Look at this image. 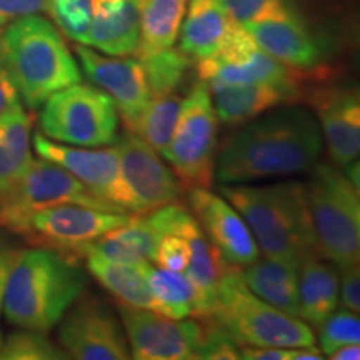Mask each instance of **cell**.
I'll use <instances>...</instances> for the list:
<instances>
[{
    "label": "cell",
    "mask_w": 360,
    "mask_h": 360,
    "mask_svg": "<svg viewBox=\"0 0 360 360\" xmlns=\"http://www.w3.org/2000/svg\"><path fill=\"white\" fill-rule=\"evenodd\" d=\"M244 125L215 159L214 179L219 186L309 172L321 159V127L307 107H281Z\"/></svg>",
    "instance_id": "1"
},
{
    "label": "cell",
    "mask_w": 360,
    "mask_h": 360,
    "mask_svg": "<svg viewBox=\"0 0 360 360\" xmlns=\"http://www.w3.org/2000/svg\"><path fill=\"white\" fill-rule=\"evenodd\" d=\"M87 274L77 259L47 247L22 250L4 295V315L12 326L49 332L85 292Z\"/></svg>",
    "instance_id": "2"
},
{
    "label": "cell",
    "mask_w": 360,
    "mask_h": 360,
    "mask_svg": "<svg viewBox=\"0 0 360 360\" xmlns=\"http://www.w3.org/2000/svg\"><path fill=\"white\" fill-rule=\"evenodd\" d=\"M219 192L249 225L265 257L300 265L305 257L317 254L304 184H237L220 186Z\"/></svg>",
    "instance_id": "3"
},
{
    "label": "cell",
    "mask_w": 360,
    "mask_h": 360,
    "mask_svg": "<svg viewBox=\"0 0 360 360\" xmlns=\"http://www.w3.org/2000/svg\"><path fill=\"white\" fill-rule=\"evenodd\" d=\"M0 60L30 110L58 90L82 82V70L60 30L39 13L6 25L0 34Z\"/></svg>",
    "instance_id": "4"
},
{
    "label": "cell",
    "mask_w": 360,
    "mask_h": 360,
    "mask_svg": "<svg viewBox=\"0 0 360 360\" xmlns=\"http://www.w3.org/2000/svg\"><path fill=\"white\" fill-rule=\"evenodd\" d=\"M309 172L304 192L317 254L337 267L359 264V188L332 164H315Z\"/></svg>",
    "instance_id": "5"
},
{
    "label": "cell",
    "mask_w": 360,
    "mask_h": 360,
    "mask_svg": "<svg viewBox=\"0 0 360 360\" xmlns=\"http://www.w3.org/2000/svg\"><path fill=\"white\" fill-rule=\"evenodd\" d=\"M209 317L245 345L283 349L315 345L310 326L252 294L236 267L229 269L220 278Z\"/></svg>",
    "instance_id": "6"
},
{
    "label": "cell",
    "mask_w": 360,
    "mask_h": 360,
    "mask_svg": "<svg viewBox=\"0 0 360 360\" xmlns=\"http://www.w3.org/2000/svg\"><path fill=\"white\" fill-rule=\"evenodd\" d=\"M40 134L75 147H107L117 141L119 112L103 90L74 84L52 94L39 117Z\"/></svg>",
    "instance_id": "7"
},
{
    "label": "cell",
    "mask_w": 360,
    "mask_h": 360,
    "mask_svg": "<svg viewBox=\"0 0 360 360\" xmlns=\"http://www.w3.org/2000/svg\"><path fill=\"white\" fill-rule=\"evenodd\" d=\"M219 119L204 82L195 84L182 98L180 115L162 157L179 180L191 187H210L217 159Z\"/></svg>",
    "instance_id": "8"
},
{
    "label": "cell",
    "mask_w": 360,
    "mask_h": 360,
    "mask_svg": "<svg viewBox=\"0 0 360 360\" xmlns=\"http://www.w3.org/2000/svg\"><path fill=\"white\" fill-rule=\"evenodd\" d=\"M62 204H77L117 212L114 207L94 195L60 165L39 157L30 162L17 186L0 199V225L22 236L27 220L34 212Z\"/></svg>",
    "instance_id": "9"
},
{
    "label": "cell",
    "mask_w": 360,
    "mask_h": 360,
    "mask_svg": "<svg viewBox=\"0 0 360 360\" xmlns=\"http://www.w3.org/2000/svg\"><path fill=\"white\" fill-rule=\"evenodd\" d=\"M122 209L127 214H147L174 204L182 195V182L155 152L132 130L117 137Z\"/></svg>",
    "instance_id": "10"
},
{
    "label": "cell",
    "mask_w": 360,
    "mask_h": 360,
    "mask_svg": "<svg viewBox=\"0 0 360 360\" xmlns=\"http://www.w3.org/2000/svg\"><path fill=\"white\" fill-rule=\"evenodd\" d=\"M130 214L110 212L77 204L53 205L37 210L22 232L39 247H47L70 257H85L89 247L103 233L127 224Z\"/></svg>",
    "instance_id": "11"
},
{
    "label": "cell",
    "mask_w": 360,
    "mask_h": 360,
    "mask_svg": "<svg viewBox=\"0 0 360 360\" xmlns=\"http://www.w3.org/2000/svg\"><path fill=\"white\" fill-rule=\"evenodd\" d=\"M57 326L58 345L69 359H130L127 335L119 315L96 295L84 292Z\"/></svg>",
    "instance_id": "12"
},
{
    "label": "cell",
    "mask_w": 360,
    "mask_h": 360,
    "mask_svg": "<svg viewBox=\"0 0 360 360\" xmlns=\"http://www.w3.org/2000/svg\"><path fill=\"white\" fill-rule=\"evenodd\" d=\"M127 335L130 359L137 360H193L199 359L204 339L200 319H169L152 310L117 305Z\"/></svg>",
    "instance_id": "13"
},
{
    "label": "cell",
    "mask_w": 360,
    "mask_h": 360,
    "mask_svg": "<svg viewBox=\"0 0 360 360\" xmlns=\"http://www.w3.org/2000/svg\"><path fill=\"white\" fill-rule=\"evenodd\" d=\"M32 142L35 154L40 159H47L60 165L79 182H82L94 195L114 207L117 212H124L119 154L115 147L89 148L67 146L51 141L40 132L34 134Z\"/></svg>",
    "instance_id": "14"
},
{
    "label": "cell",
    "mask_w": 360,
    "mask_h": 360,
    "mask_svg": "<svg viewBox=\"0 0 360 360\" xmlns=\"http://www.w3.org/2000/svg\"><path fill=\"white\" fill-rule=\"evenodd\" d=\"M75 53L84 74L112 98L129 129L152 98L141 60L130 56H102L82 44L75 45Z\"/></svg>",
    "instance_id": "15"
},
{
    "label": "cell",
    "mask_w": 360,
    "mask_h": 360,
    "mask_svg": "<svg viewBox=\"0 0 360 360\" xmlns=\"http://www.w3.org/2000/svg\"><path fill=\"white\" fill-rule=\"evenodd\" d=\"M188 204L207 238L231 267H247L259 259V245L249 225L222 195L209 187H191Z\"/></svg>",
    "instance_id": "16"
},
{
    "label": "cell",
    "mask_w": 360,
    "mask_h": 360,
    "mask_svg": "<svg viewBox=\"0 0 360 360\" xmlns=\"http://www.w3.org/2000/svg\"><path fill=\"white\" fill-rule=\"evenodd\" d=\"M242 25L265 53L292 70H315L326 58V45L294 6Z\"/></svg>",
    "instance_id": "17"
},
{
    "label": "cell",
    "mask_w": 360,
    "mask_h": 360,
    "mask_svg": "<svg viewBox=\"0 0 360 360\" xmlns=\"http://www.w3.org/2000/svg\"><path fill=\"white\" fill-rule=\"evenodd\" d=\"M186 209L184 205H164L147 214H132L122 227L103 233L89 247L87 255L125 264L150 262L157 244L165 233H172L175 224Z\"/></svg>",
    "instance_id": "18"
},
{
    "label": "cell",
    "mask_w": 360,
    "mask_h": 360,
    "mask_svg": "<svg viewBox=\"0 0 360 360\" xmlns=\"http://www.w3.org/2000/svg\"><path fill=\"white\" fill-rule=\"evenodd\" d=\"M322 141L335 167L344 169L360 154L359 89H323L312 98Z\"/></svg>",
    "instance_id": "19"
},
{
    "label": "cell",
    "mask_w": 360,
    "mask_h": 360,
    "mask_svg": "<svg viewBox=\"0 0 360 360\" xmlns=\"http://www.w3.org/2000/svg\"><path fill=\"white\" fill-rule=\"evenodd\" d=\"M172 233L186 238L191 249V259L184 272L197 294V309L193 317H209L214 309L220 278L231 269V265L222 259L202 231L197 219L187 209L182 210Z\"/></svg>",
    "instance_id": "20"
},
{
    "label": "cell",
    "mask_w": 360,
    "mask_h": 360,
    "mask_svg": "<svg viewBox=\"0 0 360 360\" xmlns=\"http://www.w3.org/2000/svg\"><path fill=\"white\" fill-rule=\"evenodd\" d=\"M92 22L84 45L105 56H135L141 37L137 0H90Z\"/></svg>",
    "instance_id": "21"
},
{
    "label": "cell",
    "mask_w": 360,
    "mask_h": 360,
    "mask_svg": "<svg viewBox=\"0 0 360 360\" xmlns=\"http://www.w3.org/2000/svg\"><path fill=\"white\" fill-rule=\"evenodd\" d=\"M207 87L219 122L231 127H240L265 112L299 98V89L270 84H210Z\"/></svg>",
    "instance_id": "22"
},
{
    "label": "cell",
    "mask_w": 360,
    "mask_h": 360,
    "mask_svg": "<svg viewBox=\"0 0 360 360\" xmlns=\"http://www.w3.org/2000/svg\"><path fill=\"white\" fill-rule=\"evenodd\" d=\"M197 77L207 85H244V84H270L281 87L299 89L295 70L281 64L262 49L255 47L247 56L233 62H220L214 57L197 60Z\"/></svg>",
    "instance_id": "23"
},
{
    "label": "cell",
    "mask_w": 360,
    "mask_h": 360,
    "mask_svg": "<svg viewBox=\"0 0 360 360\" xmlns=\"http://www.w3.org/2000/svg\"><path fill=\"white\" fill-rule=\"evenodd\" d=\"M299 267L285 260L265 257L238 270L252 294L283 314L299 317Z\"/></svg>",
    "instance_id": "24"
},
{
    "label": "cell",
    "mask_w": 360,
    "mask_h": 360,
    "mask_svg": "<svg viewBox=\"0 0 360 360\" xmlns=\"http://www.w3.org/2000/svg\"><path fill=\"white\" fill-rule=\"evenodd\" d=\"M232 22L220 0H191L180 25V51L192 60L214 56Z\"/></svg>",
    "instance_id": "25"
},
{
    "label": "cell",
    "mask_w": 360,
    "mask_h": 360,
    "mask_svg": "<svg viewBox=\"0 0 360 360\" xmlns=\"http://www.w3.org/2000/svg\"><path fill=\"white\" fill-rule=\"evenodd\" d=\"M339 274L312 254L299 267V317L317 328L339 307Z\"/></svg>",
    "instance_id": "26"
},
{
    "label": "cell",
    "mask_w": 360,
    "mask_h": 360,
    "mask_svg": "<svg viewBox=\"0 0 360 360\" xmlns=\"http://www.w3.org/2000/svg\"><path fill=\"white\" fill-rule=\"evenodd\" d=\"M87 270L96 281L120 304L135 309H146L157 312L155 299L147 282V265L115 262L87 255Z\"/></svg>",
    "instance_id": "27"
},
{
    "label": "cell",
    "mask_w": 360,
    "mask_h": 360,
    "mask_svg": "<svg viewBox=\"0 0 360 360\" xmlns=\"http://www.w3.org/2000/svg\"><path fill=\"white\" fill-rule=\"evenodd\" d=\"M32 119L24 109L0 115V199L29 169L32 157Z\"/></svg>",
    "instance_id": "28"
},
{
    "label": "cell",
    "mask_w": 360,
    "mask_h": 360,
    "mask_svg": "<svg viewBox=\"0 0 360 360\" xmlns=\"http://www.w3.org/2000/svg\"><path fill=\"white\" fill-rule=\"evenodd\" d=\"M141 11V37L135 56L165 51L177 42L188 0H137Z\"/></svg>",
    "instance_id": "29"
},
{
    "label": "cell",
    "mask_w": 360,
    "mask_h": 360,
    "mask_svg": "<svg viewBox=\"0 0 360 360\" xmlns=\"http://www.w3.org/2000/svg\"><path fill=\"white\" fill-rule=\"evenodd\" d=\"M147 282L155 299L157 314L175 321L195 315L197 294L186 274L152 267L148 264Z\"/></svg>",
    "instance_id": "30"
},
{
    "label": "cell",
    "mask_w": 360,
    "mask_h": 360,
    "mask_svg": "<svg viewBox=\"0 0 360 360\" xmlns=\"http://www.w3.org/2000/svg\"><path fill=\"white\" fill-rule=\"evenodd\" d=\"M180 107H182V97L177 94L152 97L129 130L137 134L143 142L162 155L172 139L180 115Z\"/></svg>",
    "instance_id": "31"
},
{
    "label": "cell",
    "mask_w": 360,
    "mask_h": 360,
    "mask_svg": "<svg viewBox=\"0 0 360 360\" xmlns=\"http://www.w3.org/2000/svg\"><path fill=\"white\" fill-rule=\"evenodd\" d=\"M146 72L152 97L177 94L180 85L192 69V58L182 51L170 47L165 51L139 57Z\"/></svg>",
    "instance_id": "32"
},
{
    "label": "cell",
    "mask_w": 360,
    "mask_h": 360,
    "mask_svg": "<svg viewBox=\"0 0 360 360\" xmlns=\"http://www.w3.org/2000/svg\"><path fill=\"white\" fill-rule=\"evenodd\" d=\"M69 359L60 345L45 335V332L22 328L2 342L0 360H64Z\"/></svg>",
    "instance_id": "33"
},
{
    "label": "cell",
    "mask_w": 360,
    "mask_h": 360,
    "mask_svg": "<svg viewBox=\"0 0 360 360\" xmlns=\"http://www.w3.org/2000/svg\"><path fill=\"white\" fill-rule=\"evenodd\" d=\"M45 11L67 37L84 45L92 22L90 0H47Z\"/></svg>",
    "instance_id": "34"
},
{
    "label": "cell",
    "mask_w": 360,
    "mask_h": 360,
    "mask_svg": "<svg viewBox=\"0 0 360 360\" xmlns=\"http://www.w3.org/2000/svg\"><path fill=\"white\" fill-rule=\"evenodd\" d=\"M319 328L321 352L326 355L345 344H360V321L359 314L349 309L334 310Z\"/></svg>",
    "instance_id": "35"
},
{
    "label": "cell",
    "mask_w": 360,
    "mask_h": 360,
    "mask_svg": "<svg viewBox=\"0 0 360 360\" xmlns=\"http://www.w3.org/2000/svg\"><path fill=\"white\" fill-rule=\"evenodd\" d=\"M199 319V317H197ZM204 339L199 349L202 360H238L240 359V342L210 317H202Z\"/></svg>",
    "instance_id": "36"
},
{
    "label": "cell",
    "mask_w": 360,
    "mask_h": 360,
    "mask_svg": "<svg viewBox=\"0 0 360 360\" xmlns=\"http://www.w3.org/2000/svg\"><path fill=\"white\" fill-rule=\"evenodd\" d=\"M220 2L229 15L240 24L262 20L292 6L290 0H220Z\"/></svg>",
    "instance_id": "37"
},
{
    "label": "cell",
    "mask_w": 360,
    "mask_h": 360,
    "mask_svg": "<svg viewBox=\"0 0 360 360\" xmlns=\"http://www.w3.org/2000/svg\"><path fill=\"white\" fill-rule=\"evenodd\" d=\"M191 259V249L187 240L177 233H165L157 244L152 262L157 267L172 270V272H184Z\"/></svg>",
    "instance_id": "38"
},
{
    "label": "cell",
    "mask_w": 360,
    "mask_h": 360,
    "mask_svg": "<svg viewBox=\"0 0 360 360\" xmlns=\"http://www.w3.org/2000/svg\"><path fill=\"white\" fill-rule=\"evenodd\" d=\"M339 277V299L345 309L352 312H360V269L359 264L337 267Z\"/></svg>",
    "instance_id": "39"
},
{
    "label": "cell",
    "mask_w": 360,
    "mask_h": 360,
    "mask_svg": "<svg viewBox=\"0 0 360 360\" xmlns=\"http://www.w3.org/2000/svg\"><path fill=\"white\" fill-rule=\"evenodd\" d=\"M47 0H0V29L20 17L45 11Z\"/></svg>",
    "instance_id": "40"
},
{
    "label": "cell",
    "mask_w": 360,
    "mask_h": 360,
    "mask_svg": "<svg viewBox=\"0 0 360 360\" xmlns=\"http://www.w3.org/2000/svg\"><path fill=\"white\" fill-rule=\"evenodd\" d=\"M22 107V98L13 82L12 75L8 74L7 67L0 60V115L17 110Z\"/></svg>",
    "instance_id": "41"
},
{
    "label": "cell",
    "mask_w": 360,
    "mask_h": 360,
    "mask_svg": "<svg viewBox=\"0 0 360 360\" xmlns=\"http://www.w3.org/2000/svg\"><path fill=\"white\" fill-rule=\"evenodd\" d=\"M22 250L17 249L15 245L8 244L7 240H4L0 237V314H2V305H4V295H6V287L11 277L12 267L15 264L17 257H19Z\"/></svg>",
    "instance_id": "42"
},
{
    "label": "cell",
    "mask_w": 360,
    "mask_h": 360,
    "mask_svg": "<svg viewBox=\"0 0 360 360\" xmlns=\"http://www.w3.org/2000/svg\"><path fill=\"white\" fill-rule=\"evenodd\" d=\"M240 359L245 360H290V349L262 347V345H240Z\"/></svg>",
    "instance_id": "43"
},
{
    "label": "cell",
    "mask_w": 360,
    "mask_h": 360,
    "mask_svg": "<svg viewBox=\"0 0 360 360\" xmlns=\"http://www.w3.org/2000/svg\"><path fill=\"white\" fill-rule=\"evenodd\" d=\"M332 360H359L360 359V344H345L332 350L327 355Z\"/></svg>",
    "instance_id": "44"
},
{
    "label": "cell",
    "mask_w": 360,
    "mask_h": 360,
    "mask_svg": "<svg viewBox=\"0 0 360 360\" xmlns=\"http://www.w3.org/2000/svg\"><path fill=\"white\" fill-rule=\"evenodd\" d=\"M2 342H4V337H2V332H0V347H2Z\"/></svg>",
    "instance_id": "45"
}]
</instances>
